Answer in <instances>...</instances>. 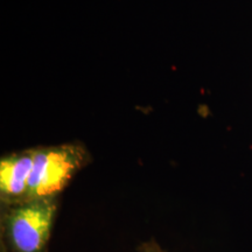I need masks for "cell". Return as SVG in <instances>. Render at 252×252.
I'll return each instance as SVG.
<instances>
[{
    "instance_id": "cell-3",
    "label": "cell",
    "mask_w": 252,
    "mask_h": 252,
    "mask_svg": "<svg viewBox=\"0 0 252 252\" xmlns=\"http://www.w3.org/2000/svg\"><path fill=\"white\" fill-rule=\"evenodd\" d=\"M35 147L6 154L0 160V207L26 202Z\"/></svg>"
},
{
    "instance_id": "cell-4",
    "label": "cell",
    "mask_w": 252,
    "mask_h": 252,
    "mask_svg": "<svg viewBox=\"0 0 252 252\" xmlns=\"http://www.w3.org/2000/svg\"><path fill=\"white\" fill-rule=\"evenodd\" d=\"M137 251L138 252H167L166 250H163L161 245L158 243L154 238L150 239V241L143 242V243L139 245V248H138Z\"/></svg>"
},
{
    "instance_id": "cell-2",
    "label": "cell",
    "mask_w": 252,
    "mask_h": 252,
    "mask_svg": "<svg viewBox=\"0 0 252 252\" xmlns=\"http://www.w3.org/2000/svg\"><path fill=\"white\" fill-rule=\"evenodd\" d=\"M90 161L89 151L81 143L35 147L26 201L60 197L74 176Z\"/></svg>"
},
{
    "instance_id": "cell-5",
    "label": "cell",
    "mask_w": 252,
    "mask_h": 252,
    "mask_svg": "<svg viewBox=\"0 0 252 252\" xmlns=\"http://www.w3.org/2000/svg\"><path fill=\"white\" fill-rule=\"evenodd\" d=\"M0 252H7V250H6L5 247L2 244H0Z\"/></svg>"
},
{
    "instance_id": "cell-1",
    "label": "cell",
    "mask_w": 252,
    "mask_h": 252,
    "mask_svg": "<svg viewBox=\"0 0 252 252\" xmlns=\"http://www.w3.org/2000/svg\"><path fill=\"white\" fill-rule=\"evenodd\" d=\"M60 197L0 207V244L7 252H48Z\"/></svg>"
}]
</instances>
